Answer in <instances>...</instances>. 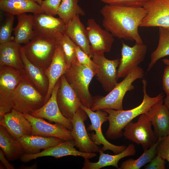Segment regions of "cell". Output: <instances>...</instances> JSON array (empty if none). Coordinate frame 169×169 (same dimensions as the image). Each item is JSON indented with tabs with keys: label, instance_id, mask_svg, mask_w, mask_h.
<instances>
[{
	"label": "cell",
	"instance_id": "1",
	"mask_svg": "<svg viewBox=\"0 0 169 169\" xmlns=\"http://www.w3.org/2000/svg\"><path fill=\"white\" fill-rule=\"evenodd\" d=\"M102 25L114 37L143 43L139 32L147 11L143 7H129L106 4L100 10Z\"/></svg>",
	"mask_w": 169,
	"mask_h": 169
},
{
	"label": "cell",
	"instance_id": "2",
	"mask_svg": "<svg viewBox=\"0 0 169 169\" xmlns=\"http://www.w3.org/2000/svg\"><path fill=\"white\" fill-rule=\"evenodd\" d=\"M143 98L141 103L131 109L117 110L112 109L103 110L107 112L108 128L106 133V137L109 139H116L123 136V130L126 125L134 118L146 113L151 107L161 99L163 98V93L154 97H151L146 92L147 81L142 80Z\"/></svg>",
	"mask_w": 169,
	"mask_h": 169
},
{
	"label": "cell",
	"instance_id": "3",
	"mask_svg": "<svg viewBox=\"0 0 169 169\" xmlns=\"http://www.w3.org/2000/svg\"><path fill=\"white\" fill-rule=\"evenodd\" d=\"M144 75L143 69L138 66L121 82L117 83L106 95L94 97V103L90 109L93 111L105 109L123 110V101L125 94L133 90L135 87L133 83L138 79L143 78Z\"/></svg>",
	"mask_w": 169,
	"mask_h": 169
},
{
	"label": "cell",
	"instance_id": "4",
	"mask_svg": "<svg viewBox=\"0 0 169 169\" xmlns=\"http://www.w3.org/2000/svg\"><path fill=\"white\" fill-rule=\"evenodd\" d=\"M11 101L13 109L24 114L31 115L45 104V96L25 74L13 93Z\"/></svg>",
	"mask_w": 169,
	"mask_h": 169
},
{
	"label": "cell",
	"instance_id": "5",
	"mask_svg": "<svg viewBox=\"0 0 169 169\" xmlns=\"http://www.w3.org/2000/svg\"><path fill=\"white\" fill-rule=\"evenodd\" d=\"M58 40L34 35L22 47L28 60L45 71L52 61Z\"/></svg>",
	"mask_w": 169,
	"mask_h": 169
},
{
	"label": "cell",
	"instance_id": "6",
	"mask_svg": "<svg viewBox=\"0 0 169 169\" xmlns=\"http://www.w3.org/2000/svg\"><path fill=\"white\" fill-rule=\"evenodd\" d=\"M64 75L68 83L77 93L82 104L90 108L94 103V97L90 94L89 88L95 76L93 72L77 60L68 68Z\"/></svg>",
	"mask_w": 169,
	"mask_h": 169
},
{
	"label": "cell",
	"instance_id": "7",
	"mask_svg": "<svg viewBox=\"0 0 169 169\" xmlns=\"http://www.w3.org/2000/svg\"><path fill=\"white\" fill-rule=\"evenodd\" d=\"M25 74L24 69L7 66L0 67V117L13 109L11 95Z\"/></svg>",
	"mask_w": 169,
	"mask_h": 169
},
{
	"label": "cell",
	"instance_id": "8",
	"mask_svg": "<svg viewBox=\"0 0 169 169\" xmlns=\"http://www.w3.org/2000/svg\"><path fill=\"white\" fill-rule=\"evenodd\" d=\"M147 112L140 115L137 122L131 121L128 123L124 127L123 132L125 138L141 144L144 150L150 148L158 140L152 129Z\"/></svg>",
	"mask_w": 169,
	"mask_h": 169
},
{
	"label": "cell",
	"instance_id": "9",
	"mask_svg": "<svg viewBox=\"0 0 169 169\" xmlns=\"http://www.w3.org/2000/svg\"><path fill=\"white\" fill-rule=\"evenodd\" d=\"M80 107L85 112L91 122L88 127L87 130L95 132V133L92 132L89 134L91 139L98 145H103L101 148L102 150L104 151L109 150L113 151L115 154H117L126 149V146L125 145L118 146L111 143L104 136L101 126L104 123L108 121V114L107 112L101 110H98L95 112L82 104L80 105Z\"/></svg>",
	"mask_w": 169,
	"mask_h": 169
},
{
	"label": "cell",
	"instance_id": "10",
	"mask_svg": "<svg viewBox=\"0 0 169 169\" xmlns=\"http://www.w3.org/2000/svg\"><path fill=\"white\" fill-rule=\"evenodd\" d=\"M122 43L121 58L117 69L118 79L125 78L139 66L144 60L147 50V46L143 43H136L131 47L122 41Z\"/></svg>",
	"mask_w": 169,
	"mask_h": 169
},
{
	"label": "cell",
	"instance_id": "11",
	"mask_svg": "<svg viewBox=\"0 0 169 169\" xmlns=\"http://www.w3.org/2000/svg\"><path fill=\"white\" fill-rule=\"evenodd\" d=\"M87 116L85 112L80 107L78 109L71 120L73 125L71 134L75 147L79 151L87 153L98 152L100 148L91 140L85 125L84 122Z\"/></svg>",
	"mask_w": 169,
	"mask_h": 169
},
{
	"label": "cell",
	"instance_id": "12",
	"mask_svg": "<svg viewBox=\"0 0 169 169\" xmlns=\"http://www.w3.org/2000/svg\"><path fill=\"white\" fill-rule=\"evenodd\" d=\"M91 58L98 65L95 76L106 91L111 90L117 84V69L120 59L109 60L104 54L92 53Z\"/></svg>",
	"mask_w": 169,
	"mask_h": 169
},
{
	"label": "cell",
	"instance_id": "13",
	"mask_svg": "<svg viewBox=\"0 0 169 169\" xmlns=\"http://www.w3.org/2000/svg\"><path fill=\"white\" fill-rule=\"evenodd\" d=\"M33 15L34 35L58 40L63 34L65 23L60 18L44 13Z\"/></svg>",
	"mask_w": 169,
	"mask_h": 169
},
{
	"label": "cell",
	"instance_id": "14",
	"mask_svg": "<svg viewBox=\"0 0 169 169\" xmlns=\"http://www.w3.org/2000/svg\"><path fill=\"white\" fill-rule=\"evenodd\" d=\"M143 7L147 13L140 27L169 28V0H150Z\"/></svg>",
	"mask_w": 169,
	"mask_h": 169
},
{
	"label": "cell",
	"instance_id": "15",
	"mask_svg": "<svg viewBox=\"0 0 169 169\" xmlns=\"http://www.w3.org/2000/svg\"><path fill=\"white\" fill-rule=\"evenodd\" d=\"M56 100L62 114L71 120L82 104L79 98L67 81L64 74L60 78Z\"/></svg>",
	"mask_w": 169,
	"mask_h": 169
},
{
	"label": "cell",
	"instance_id": "16",
	"mask_svg": "<svg viewBox=\"0 0 169 169\" xmlns=\"http://www.w3.org/2000/svg\"><path fill=\"white\" fill-rule=\"evenodd\" d=\"M23 115L31 125V135L54 137L64 141L74 140L71 131L63 125L58 123L52 124L43 118L36 117L28 114Z\"/></svg>",
	"mask_w": 169,
	"mask_h": 169
},
{
	"label": "cell",
	"instance_id": "17",
	"mask_svg": "<svg viewBox=\"0 0 169 169\" xmlns=\"http://www.w3.org/2000/svg\"><path fill=\"white\" fill-rule=\"evenodd\" d=\"M75 146V145L74 140L64 141L37 154H24L20 160L22 162L27 163L33 159L44 156H51L58 158L68 156H80L85 160L92 158L96 156L95 153H87L78 151Z\"/></svg>",
	"mask_w": 169,
	"mask_h": 169
},
{
	"label": "cell",
	"instance_id": "18",
	"mask_svg": "<svg viewBox=\"0 0 169 169\" xmlns=\"http://www.w3.org/2000/svg\"><path fill=\"white\" fill-rule=\"evenodd\" d=\"M86 29L93 53L104 54L110 51L114 41L111 33L101 28L93 18L88 20Z\"/></svg>",
	"mask_w": 169,
	"mask_h": 169
},
{
	"label": "cell",
	"instance_id": "19",
	"mask_svg": "<svg viewBox=\"0 0 169 169\" xmlns=\"http://www.w3.org/2000/svg\"><path fill=\"white\" fill-rule=\"evenodd\" d=\"M60 84V78L54 86L49 100L31 115L36 117L46 119L50 122L61 124L71 131L73 128L72 122L62 114L56 100V95Z\"/></svg>",
	"mask_w": 169,
	"mask_h": 169
},
{
	"label": "cell",
	"instance_id": "20",
	"mask_svg": "<svg viewBox=\"0 0 169 169\" xmlns=\"http://www.w3.org/2000/svg\"><path fill=\"white\" fill-rule=\"evenodd\" d=\"M0 125L4 127L15 140L32 134V128L30 123L23 113L13 109L0 117Z\"/></svg>",
	"mask_w": 169,
	"mask_h": 169
},
{
	"label": "cell",
	"instance_id": "21",
	"mask_svg": "<svg viewBox=\"0 0 169 169\" xmlns=\"http://www.w3.org/2000/svg\"><path fill=\"white\" fill-rule=\"evenodd\" d=\"M163 98L154 104L147 112L157 139L169 134V110L163 104Z\"/></svg>",
	"mask_w": 169,
	"mask_h": 169
},
{
	"label": "cell",
	"instance_id": "22",
	"mask_svg": "<svg viewBox=\"0 0 169 169\" xmlns=\"http://www.w3.org/2000/svg\"><path fill=\"white\" fill-rule=\"evenodd\" d=\"M68 69L62 49L57 45L52 61L45 74L49 81V88L45 97V103L50 98L53 90L60 77L65 73Z\"/></svg>",
	"mask_w": 169,
	"mask_h": 169
},
{
	"label": "cell",
	"instance_id": "23",
	"mask_svg": "<svg viewBox=\"0 0 169 169\" xmlns=\"http://www.w3.org/2000/svg\"><path fill=\"white\" fill-rule=\"evenodd\" d=\"M79 16V15H76L65 24L63 34L69 37L77 46L91 58L93 52L86 29L81 22Z\"/></svg>",
	"mask_w": 169,
	"mask_h": 169
},
{
	"label": "cell",
	"instance_id": "24",
	"mask_svg": "<svg viewBox=\"0 0 169 169\" xmlns=\"http://www.w3.org/2000/svg\"><path fill=\"white\" fill-rule=\"evenodd\" d=\"M98 152L100 156L98 161L91 162L89 159H85L82 169H100L108 166H113L119 169L118 165L119 161L125 157L134 156L136 150L134 145L131 144L123 151L114 155L104 153L101 149Z\"/></svg>",
	"mask_w": 169,
	"mask_h": 169
},
{
	"label": "cell",
	"instance_id": "25",
	"mask_svg": "<svg viewBox=\"0 0 169 169\" xmlns=\"http://www.w3.org/2000/svg\"><path fill=\"white\" fill-rule=\"evenodd\" d=\"M18 140L23 147L24 154H28L38 153L41 149H46L64 141L56 137L33 135L23 136Z\"/></svg>",
	"mask_w": 169,
	"mask_h": 169
},
{
	"label": "cell",
	"instance_id": "26",
	"mask_svg": "<svg viewBox=\"0 0 169 169\" xmlns=\"http://www.w3.org/2000/svg\"><path fill=\"white\" fill-rule=\"evenodd\" d=\"M20 54L26 74L36 88L45 97L48 91L49 84L44 71L28 60L22 46Z\"/></svg>",
	"mask_w": 169,
	"mask_h": 169
},
{
	"label": "cell",
	"instance_id": "27",
	"mask_svg": "<svg viewBox=\"0 0 169 169\" xmlns=\"http://www.w3.org/2000/svg\"><path fill=\"white\" fill-rule=\"evenodd\" d=\"M0 9L7 14L14 16L44 13L40 5L34 0H0Z\"/></svg>",
	"mask_w": 169,
	"mask_h": 169
},
{
	"label": "cell",
	"instance_id": "28",
	"mask_svg": "<svg viewBox=\"0 0 169 169\" xmlns=\"http://www.w3.org/2000/svg\"><path fill=\"white\" fill-rule=\"evenodd\" d=\"M20 44L14 41L0 44V67L9 66L23 70Z\"/></svg>",
	"mask_w": 169,
	"mask_h": 169
},
{
	"label": "cell",
	"instance_id": "29",
	"mask_svg": "<svg viewBox=\"0 0 169 169\" xmlns=\"http://www.w3.org/2000/svg\"><path fill=\"white\" fill-rule=\"evenodd\" d=\"M0 147L9 161L20 159L24 154L23 147L18 140L13 138L1 125H0Z\"/></svg>",
	"mask_w": 169,
	"mask_h": 169
},
{
	"label": "cell",
	"instance_id": "30",
	"mask_svg": "<svg viewBox=\"0 0 169 169\" xmlns=\"http://www.w3.org/2000/svg\"><path fill=\"white\" fill-rule=\"evenodd\" d=\"M18 23L13 29V41L21 44L28 43L34 36L33 15L26 13L17 16Z\"/></svg>",
	"mask_w": 169,
	"mask_h": 169
},
{
	"label": "cell",
	"instance_id": "31",
	"mask_svg": "<svg viewBox=\"0 0 169 169\" xmlns=\"http://www.w3.org/2000/svg\"><path fill=\"white\" fill-rule=\"evenodd\" d=\"M168 55H169V31L167 28L159 27L158 45L151 54L147 70L150 71L160 59Z\"/></svg>",
	"mask_w": 169,
	"mask_h": 169
},
{
	"label": "cell",
	"instance_id": "32",
	"mask_svg": "<svg viewBox=\"0 0 169 169\" xmlns=\"http://www.w3.org/2000/svg\"><path fill=\"white\" fill-rule=\"evenodd\" d=\"M161 138H158L156 142L150 148L144 150L137 159L130 158L123 162L119 169H139L149 163L156 155V148Z\"/></svg>",
	"mask_w": 169,
	"mask_h": 169
},
{
	"label": "cell",
	"instance_id": "33",
	"mask_svg": "<svg viewBox=\"0 0 169 169\" xmlns=\"http://www.w3.org/2000/svg\"><path fill=\"white\" fill-rule=\"evenodd\" d=\"M79 0H62L57 15L65 23L77 15L84 16L85 13L78 5Z\"/></svg>",
	"mask_w": 169,
	"mask_h": 169
},
{
	"label": "cell",
	"instance_id": "34",
	"mask_svg": "<svg viewBox=\"0 0 169 169\" xmlns=\"http://www.w3.org/2000/svg\"><path fill=\"white\" fill-rule=\"evenodd\" d=\"M58 42L63 50L66 62L68 68L77 60L76 53L77 45L64 34L61 36Z\"/></svg>",
	"mask_w": 169,
	"mask_h": 169
},
{
	"label": "cell",
	"instance_id": "35",
	"mask_svg": "<svg viewBox=\"0 0 169 169\" xmlns=\"http://www.w3.org/2000/svg\"><path fill=\"white\" fill-rule=\"evenodd\" d=\"M14 16L7 14V17L0 28V44L13 41L12 36L13 31V25Z\"/></svg>",
	"mask_w": 169,
	"mask_h": 169
},
{
	"label": "cell",
	"instance_id": "36",
	"mask_svg": "<svg viewBox=\"0 0 169 169\" xmlns=\"http://www.w3.org/2000/svg\"><path fill=\"white\" fill-rule=\"evenodd\" d=\"M76 56L78 62L90 69L94 73L95 76L98 70V65L91 59L89 56L84 52L79 46L76 48Z\"/></svg>",
	"mask_w": 169,
	"mask_h": 169
},
{
	"label": "cell",
	"instance_id": "37",
	"mask_svg": "<svg viewBox=\"0 0 169 169\" xmlns=\"http://www.w3.org/2000/svg\"><path fill=\"white\" fill-rule=\"evenodd\" d=\"M110 5L129 7H143L150 0H99Z\"/></svg>",
	"mask_w": 169,
	"mask_h": 169
},
{
	"label": "cell",
	"instance_id": "38",
	"mask_svg": "<svg viewBox=\"0 0 169 169\" xmlns=\"http://www.w3.org/2000/svg\"><path fill=\"white\" fill-rule=\"evenodd\" d=\"M62 0H42L39 4L44 13L49 15H57Z\"/></svg>",
	"mask_w": 169,
	"mask_h": 169
},
{
	"label": "cell",
	"instance_id": "39",
	"mask_svg": "<svg viewBox=\"0 0 169 169\" xmlns=\"http://www.w3.org/2000/svg\"><path fill=\"white\" fill-rule=\"evenodd\" d=\"M156 154L169 163V134L161 139L156 148Z\"/></svg>",
	"mask_w": 169,
	"mask_h": 169
},
{
	"label": "cell",
	"instance_id": "40",
	"mask_svg": "<svg viewBox=\"0 0 169 169\" xmlns=\"http://www.w3.org/2000/svg\"><path fill=\"white\" fill-rule=\"evenodd\" d=\"M166 162L159 155L156 156L145 167V169H165Z\"/></svg>",
	"mask_w": 169,
	"mask_h": 169
},
{
	"label": "cell",
	"instance_id": "41",
	"mask_svg": "<svg viewBox=\"0 0 169 169\" xmlns=\"http://www.w3.org/2000/svg\"><path fill=\"white\" fill-rule=\"evenodd\" d=\"M162 86L166 94L169 93V65H167L164 70L162 78Z\"/></svg>",
	"mask_w": 169,
	"mask_h": 169
},
{
	"label": "cell",
	"instance_id": "42",
	"mask_svg": "<svg viewBox=\"0 0 169 169\" xmlns=\"http://www.w3.org/2000/svg\"><path fill=\"white\" fill-rule=\"evenodd\" d=\"M0 160L3 165L7 169H14V166L8 161L4 153L1 149L0 150Z\"/></svg>",
	"mask_w": 169,
	"mask_h": 169
},
{
	"label": "cell",
	"instance_id": "43",
	"mask_svg": "<svg viewBox=\"0 0 169 169\" xmlns=\"http://www.w3.org/2000/svg\"><path fill=\"white\" fill-rule=\"evenodd\" d=\"M37 163H35L33 165L29 166H20L19 167V169H35L37 168Z\"/></svg>",
	"mask_w": 169,
	"mask_h": 169
},
{
	"label": "cell",
	"instance_id": "44",
	"mask_svg": "<svg viewBox=\"0 0 169 169\" xmlns=\"http://www.w3.org/2000/svg\"><path fill=\"white\" fill-rule=\"evenodd\" d=\"M164 104L169 110V93L166 94V96L164 100Z\"/></svg>",
	"mask_w": 169,
	"mask_h": 169
},
{
	"label": "cell",
	"instance_id": "45",
	"mask_svg": "<svg viewBox=\"0 0 169 169\" xmlns=\"http://www.w3.org/2000/svg\"><path fill=\"white\" fill-rule=\"evenodd\" d=\"M164 64L166 65H169V59H164L162 60Z\"/></svg>",
	"mask_w": 169,
	"mask_h": 169
},
{
	"label": "cell",
	"instance_id": "46",
	"mask_svg": "<svg viewBox=\"0 0 169 169\" xmlns=\"http://www.w3.org/2000/svg\"><path fill=\"white\" fill-rule=\"evenodd\" d=\"M38 4H40L43 0H34Z\"/></svg>",
	"mask_w": 169,
	"mask_h": 169
},
{
	"label": "cell",
	"instance_id": "47",
	"mask_svg": "<svg viewBox=\"0 0 169 169\" xmlns=\"http://www.w3.org/2000/svg\"><path fill=\"white\" fill-rule=\"evenodd\" d=\"M169 31V28H167Z\"/></svg>",
	"mask_w": 169,
	"mask_h": 169
}]
</instances>
